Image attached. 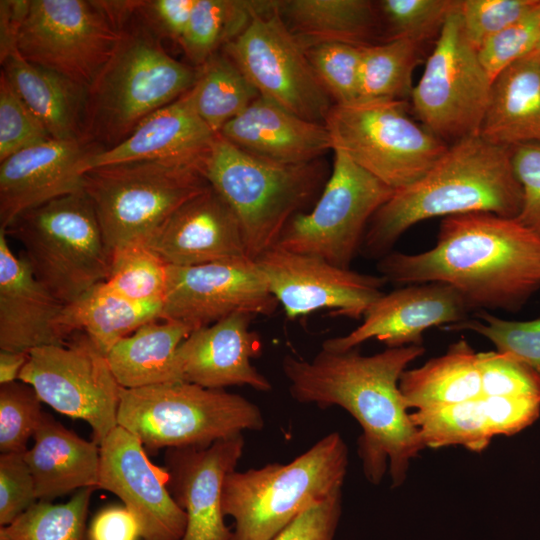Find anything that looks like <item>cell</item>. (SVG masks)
<instances>
[{
  "label": "cell",
  "instance_id": "obj_44",
  "mask_svg": "<svg viewBox=\"0 0 540 540\" xmlns=\"http://www.w3.org/2000/svg\"><path fill=\"white\" fill-rule=\"evenodd\" d=\"M483 396L540 400V375L509 353L478 352Z\"/></svg>",
  "mask_w": 540,
  "mask_h": 540
},
{
  "label": "cell",
  "instance_id": "obj_35",
  "mask_svg": "<svg viewBox=\"0 0 540 540\" xmlns=\"http://www.w3.org/2000/svg\"><path fill=\"white\" fill-rule=\"evenodd\" d=\"M198 68L190 90L197 114L216 134L260 97L235 62L224 52L213 54Z\"/></svg>",
  "mask_w": 540,
  "mask_h": 540
},
{
  "label": "cell",
  "instance_id": "obj_52",
  "mask_svg": "<svg viewBox=\"0 0 540 540\" xmlns=\"http://www.w3.org/2000/svg\"><path fill=\"white\" fill-rule=\"evenodd\" d=\"M89 540H139L141 530L135 516L124 506L101 509L88 528Z\"/></svg>",
  "mask_w": 540,
  "mask_h": 540
},
{
  "label": "cell",
  "instance_id": "obj_37",
  "mask_svg": "<svg viewBox=\"0 0 540 540\" xmlns=\"http://www.w3.org/2000/svg\"><path fill=\"white\" fill-rule=\"evenodd\" d=\"M420 43L407 38L361 46L359 100L411 97Z\"/></svg>",
  "mask_w": 540,
  "mask_h": 540
},
{
  "label": "cell",
  "instance_id": "obj_32",
  "mask_svg": "<svg viewBox=\"0 0 540 540\" xmlns=\"http://www.w3.org/2000/svg\"><path fill=\"white\" fill-rule=\"evenodd\" d=\"M158 320L143 324L106 355L121 387L131 389L179 381L176 352L192 330L176 321Z\"/></svg>",
  "mask_w": 540,
  "mask_h": 540
},
{
  "label": "cell",
  "instance_id": "obj_9",
  "mask_svg": "<svg viewBox=\"0 0 540 540\" xmlns=\"http://www.w3.org/2000/svg\"><path fill=\"white\" fill-rule=\"evenodd\" d=\"M209 187L199 171L161 161L96 167L82 179L110 252L144 243L176 209Z\"/></svg>",
  "mask_w": 540,
  "mask_h": 540
},
{
  "label": "cell",
  "instance_id": "obj_40",
  "mask_svg": "<svg viewBox=\"0 0 540 540\" xmlns=\"http://www.w3.org/2000/svg\"><path fill=\"white\" fill-rule=\"evenodd\" d=\"M308 60L334 104L359 100L361 46L324 42L305 48Z\"/></svg>",
  "mask_w": 540,
  "mask_h": 540
},
{
  "label": "cell",
  "instance_id": "obj_3",
  "mask_svg": "<svg viewBox=\"0 0 540 540\" xmlns=\"http://www.w3.org/2000/svg\"><path fill=\"white\" fill-rule=\"evenodd\" d=\"M512 155L513 148L479 135L453 143L423 177L395 191L374 214L361 251L380 259L413 225L434 217L488 212L516 218L523 195Z\"/></svg>",
  "mask_w": 540,
  "mask_h": 540
},
{
  "label": "cell",
  "instance_id": "obj_1",
  "mask_svg": "<svg viewBox=\"0 0 540 540\" xmlns=\"http://www.w3.org/2000/svg\"><path fill=\"white\" fill-rule=\"evenodd\" d=\"M424 353L423 345L387 348L374 355H363L359 347L321 348L311 360L285 355L282 370L297 402L339 406L356 419L362 429L358 454L366 479L377 485L388 473L397 488L425 448L399 389L402 373Z\"/></svg>",
  "mask_w": 540,
  "mask_h": 540
},
{
  "label": "cell",
  "instance_id": "obj_21",
  "mask_svg": "<svg viewBox=\"0 0 540 540\" xmlns=\"http://www.w3.org/2000/svg\"><path fill=\"white\" fill-rule=\"evenodd\" d=\"M101 150L81 140L51 139L0 162V228L28 210L81 192L86 163Z\"/></svg>",
  "mask_w": 540,
  "mask_h": 540
},
{
  "label": "cell",
  "instance_id": "obj_43",
  "mask_svg": "<svg viewBox=\"0 0 540 540\" xmlns=\"http://www.w3.org/2000/svg\"><path fill=\"white\" fill-rule=\"evenodd\" d=\"M457 5L458 1L454 0H382L376 3L378 14L389 29V39L407 38L418 43L439 35Z\"/></svg>",
  "mask_w": 540,
  "mask_h": 540
},
{
  "label": "cell",
  "instance_id": "obj_48",
  "mask_svg": "<svg viewBox=\"0 0 540 540\" xmlns=\"http://www.w3.org/2000/svg\"><path fill=\"white\" fill-rule=\"evenodd\" d=\"M37 501L34 479L24 453H1L0 525L11 524Z\"/></svg>",
  "mask_w": 540,
  "mask_h": 540
},
{
  "label": "cell",
  "instance_id": "obj_28",
  "mask_svg": "<svg viewBox=\"0 0 540 540\" xmlns=\"http://www.w3.org/2000/svg\"><path fill=\"white\" fill-rule=\"evenodd\" d=\"M24 453L32 473L38 501H49L75 490L98 489L100 446L67 429L48 413Z\"/></svg>",
  "mask_w": 540,
  "mask_h": 540
},
{
  "label": "cell",
  "instance_id": "obj_46",
  "mask_svg": "<svg viewBox=\"0 0 540 540\" xmlns=\"http://www.w3.org/2000/svg\"><path fill=\"white\" fill-rule=\"evenodd\" d=\"M540 2L522 19L486 40L477 50L478 59L493 81L508 66L539 48Z\"/></svg>",
  "mask_w": 540,
  "mask_h": 540
},
{
  "label": "cell",
  "instance_id": "obj_50",
  "mask_svg": "<svg viewBox=\"0 0 540 540\" xmlns=\"http://www.w3.org/2000/svg\"><path fill=\"white\" fill-rule=\"evenodd\" d=\"M512 162L523 195L516 219L540 236V145L513 147Z\"/></svg>",
  "mask_w": 540,
  "mask_h": 540
},
{
  "label": "cell",
  "instance_id": "obj_6",
  "mask_svg": "<svg viewBox=\"0 0 540 540\" xmlns=\"http://www.w3.org/2000/svg\"><path fill=\"white\" fill-rule=\"evenodd\" d=\"M203 175L235 213L247 256L255 261L277 245L289 221L316 195L325 169L319 160L266 161L217 134Z\"/></svg>",
  "mask_w": 540,
  "mask_h": 540
},
{
  "label": "cell",
  "instance_id": "obj_51",
  "mask_svg": "<svg viewBox=\"0 0 540 540\" xmlns=\"http://www.w3.org/2000/svg\"><path fill=\"white\" fill-rule=\"evenodd\" d=\"M196 0L138 1L135 15L159 38L180 43Z\"/></svg>",
  "mask_w": 540,
  "mask_h": 540
},
{
  "label": "cell",
  "instance_id": "obj_5",
  "mask_svg": "<svg viewBox=\"0 0 540 540\" xmlns=\"http://www.w3.org/2000/svg\"><path fill=\"white\" fill-rule=\"evenodd\" d=\"M348 464L344 439L331 432L287 464L235 469L222 489L231 540H273L305 509L342 490Z\"/></svg>",
  "mask_w": 540,
  "mask_h": 540
},
{
  "label": "cell",
  "instance_id": "obj_14",
  "mask_svg": "<svg viewBox=\"0 0 540 540\" xmlns=\"http://www.w3.org/2000/svg\"><path fill=\"white\" fill-rule=\"evenodd\" d=\"M260 97L305 120L322 123L333 101L317 78L305 47L284 23L273 1L224 46Z\"/></svg>",
  "mask_w": 540,
  "mask_h": 540
},
{
  "label": "cell",
  "instance_id": "obj_38",
  "mask_svg": "<svg viewBox=\"0 0 540 540\" xmlns=\"http://www.w3.org/2000/svg\"><path fill=\"white\" fill-rule=\"evenodd\" d=\"M95 488L78 490L69 501H37L9 525L1 526L0 540H89L86 526Z\"/></svg>",
  "mask_w": 540,
  "mask_h": 540
},
{
  "label": "cell",
  "instance_id": "obj_42",
  "mask_svg": "<svg viewBox=\"0 0 540 540\" xmlns=\"http://www.w3.org/2000/svg\"><path fill=\"white\" fill-rule=\"evenodd\" d=\"M43 402L29 384L16 380L0 385V451L25 453L43 417Z\"/></svg>",
  "mask_w": 540,
  "mask_h": 540
},
{
  "label": "cell",
  "instance_id": "obj_54",
  "mask_svg": "<svg viewBox=\"0 0 540 540\" xmlns=\"http://www.w3.org/2000/svg\"><path fill=\"white\" fill-rule=\"evenodd\" d=\"M29 352L0 350V385L18 380Z\"/></svg>",
  "mask_w": 540,
  "mask_h": 540
},
{
  "label": "cell",
  "instance_id": "obj_47",
  "mask_svg": "<svg viewBox=\"0 0 540 540\" xmlns=\"http://www.w3.org/2000/svg\"><path fill=\"white\" fill-rule=\"evenodd\" d=\"M540 0H463L459 13L464 33L478 50L491 36L532 12Z\"/></svg>",
  "mask_w": 540,
  "mask_h": 540
},
{
  "label": "cell",
  "instance_id": "obj_10",
  "mask_svg": "<svg viewBox=\"0 0 540 540\" xmlns=\"http://www.w3.org/2000/svg\"><path fill=\"white\" fill-rule=\"evenodd\" d=\"M405 100H358L333 104L324 125L333 150L394 191L423 177L449 146L413 121Z\"/></svg>",
  "mask_w": 540,
  "mask_h": 540
},
{
  "label": "cell",
  "instance_id": "obj_4",
  "mask_svg": "<svg viewBox=\"0 0 540 540\" xmlns=\"http://www.w3.org/2000/svg\"><path fill=\"white\" fill-rule=\"evenodd\" d=\"M129 21L86 91L82 141L102 150L123 142L145 118L191 90L198 77V68L171 57L146 24Z\"/></svg>",
  "mask_w": 540,
  "mask_h": 540
},
{
  "label": "cell",
  "instance_id": "obj_16",
  "mask_svg": "<svg viewBox=\"0 0 540 540\" xmlns=\"http://www.w3.org/2000/svg\"><path fill=\"white\" fill-rule=\"evenodd\" d=\"M278 305L251 259L167 265L161 319L182 323L192 331L239 312L270 316Z\"/></svg>",
  "mask_w": 540,
  "mask_h": 540
},
{
  "label": "cell",
  "instance_id": "obj_45",
  "mask_svg": "<svg viewBox=\"0 0 540 540\" xmlns=\"http://www.w3.org/2000/svg\"><path fill=\"white\" fill-rule=\"evenodd\" d=\"M53 139L21 99L5 75L0 74V162Z\"/></svg>",
  "mask_w": 540,
  "mask_h": 540
},
{
  "label": "cell",
  "instance_id": "obj_33",
  "mask_svg": "<svg viewBox=\"0 0 540 540\" xmlns=\"http://www.w3.org/2000/svg\"><path fill=\"white\" fill-rule=\"evenodd\" d=\"M161 310L162 302H134L102 282L64 306L59 329L65 340L77 332L85 333L107 355L143 324L161 319Z\"/></svg>",
  "mask_w": 540,
  "mask_h": 540
},
{
  "label": "cell",
  "instance_id": "obj_15",
  "mask_svg": "<svg viewBox=\"0 0 540 540\" xmlns=\"http://www.w3.org/2000/svg\"><path fill=\"white\" fill-rule=\"evenodd\" d=\"M18 380L57 412L88 423L99 446L118 426L122 387L106 354L83 332L67 343L31 350Z\"/></svg>",
  "mask_w": 540,
  "mask_h": 540
},
{
  "label": "cell",
  "instance_id": "obj_30",
  "mask_svg": "<svg viewBox=\"0 0 540 540\" xmlns=\"http://www.w3.org/2000/svg\"><path fill=\"white\" fill-rule=\"evenodd\" d=\"M1 65V72L53 139L82 141L87 89L26 61L18 52Z\"/></svg>",
  "mask_w": 540,
  "mask_h": 540
},
{
  "label": "cell",
  "instance_id": "obj_55",
  "mask_svg": "<svg viewBox=\"0 0 540 540\" xmlns=\"http://www.w3.org/2000/svg\"><path fill=\"white\" fill-rule=\"evenodd\" d=\"M539 48H540V44H539Z\"/></svg>",
  "mask_w": 540,
  "mask_h": 540
},
{
  "label": "cell",
  "instance_id": "obj_26",
  "mask_svg": "<svg viewBox=\"0 0 540 540\" xmlns=\"http://www.w3.org/2000/svg\"><path fill=\"white\" fill-rule=\"evenodd\" d=\"M540 415V400L479 396L445 407L415 411L411 419L429 448L485 450L495 436L514 435Z\"/></svg>",
  "mask_w": 540,
  "mask_h": 540
},
{
  "label": "cell",
  "instance_id": "obj_8",
  "mask_svg": "<svg viewBox=\"0 0 540 540\" xmlns=\"http://www.w3.org/2000/svg\"><path fill=\"white\" fill-rule=\"evenodd\" d=\"M5 231L21 243L35 277L65 305L109 276L111 252L83 190L20 214Z\"/></svg>",
  "mask_w": 540,
  "mask_h": 540
},
{
  "label": "cell",
  "instance_id": "obj_13",
  "mask_svg": "<svg viewBox=\"0 0 540 540\" xmlns=\"http://www.w3.org/2000/svg\"><path fill=\"white\" fill-rule=\"evenodd\" d=\"M122 38L98 4L84 0H30L17 38L26 61L88 89Z\"/></svg>",
  "mask_w": 540,
  "mask_h": 540
},
{
  "label": "cell",
  "instance_id": "obj_20",
  "mask_svg": "<svg viewBox=\"0 0 540 540\" xmlns=\"http://www.w3.org/2000/svg\"><path fill=\"white\" fill-rule=\"evenodd\" d=\"M244 437L237 434L207 448L166 449L164 463L168 489L187 516L181 540H231L222 510L226 476L236 469L243 454Z\"/></svg>",
  "mask_w": 540,
  "mask_h": 540
},
{
  "label": "cell",
  "instance_id": "obj_24",
  "mask_svg": "<svg viewBox=\"0 0 540 540\" xmlns=\"http://www.w3.org/2000/svg\"><path fill=\"white\" fill-rule=\"evenodd\" d=\"M216 135L197 114L189 90L145 118L120 144L92 154L85 172L112 164L161 161L203 174Z\"/></svg>",
  "mask_w": 540,
  "mask_h": 540
},
{
  "label": "cell",
  "instance_id": "obj_17",
  "mask_svg": "<svg viewBox=\"0 0 540 540\" xmlns=\"http://www.w3.org/2000/svg\"><path fill=\"white\" fill-rule=\"evenodd\" d=\"M255 262L291 320L321 309L332 310V315L360 319L383 295L381 288L387 283L381 275L340 268L320 257L278 246Z\"/></svg>",
  "mask_w": 540,
  "mask_h": 540
},
{
  "label": "cell",
  "instance_id": "obj_2",
  "mask_svg": "<svg viewBox=\"0 0 540 540\" xmlns=\"http://www.w3.org/2000/svg\"><path fill=\"white\" fill-rule=\"evenodd\" d=\"M377 269L398 285H450L476 312L515 313L540 290V236L516 218L488 212L449 216L431 249L389 252Z\"/></svg>",
  "mask_w": 540,
  "mask_h": 540
},
{
  "label": "cell",
  "instance_id": "obj_53",
  "mask_svg": "<svg viewBox=\"0 0 540 540\" xmlns=\"http://www.w3.org/2000/svg\"><path fill=\"white\" fill-rule=\"evenodd\" d=\"M30 0L0 1V60L17 51V38Z\"/></svg>",
  "mask_w": 540,
  "mask_h": 540
},
{
  "label": "cell",
  "instance_id": "obj_31",
  "mask_svg": "<svg viewBox=\"0 0 540 540\" xmlns=\"http://www.w3.org/2000/svg\"><path fill=\"white\" fill-rule=\"evenodd\" d=\"M478 352L461 337L447 351L422 366L406 369L399 389L408 408L429 410L482 395Z\"/></svg>",
  "mask_w": 540,
  "mask_h": 540
},
{
  "label": "cell",
  "instance_id": "obj_23",
  "mask_svg": "<svg viewBox=\"0 0 540 540\" xmlns=\"http://www.w3.org/2000/svg\"><path fill=\"white\" fill-rule=\"evenodd\" d=\"M253 317L234 313L193 330L176 352L178 380L209 389L246 385L271 391L270 381L251 363L262 352L259 334L250 329Z\"/></svg>",
  "mask_w": 540,
  "mask_h": 540
},
{
  "label": "cell",
  "instance_id": "obj_29",
  "mask_svg": "<svg viewBox=\"0 0 540 540\" xmlns=\"http://www.w3.org/2000/svg\"><path fill=\"white\" fill-rule=\"evenodd\" d=\"M479 136L496 145H540V48L502 71L491 86Z\"/></svg>",
  "mask_w": 540,
  "mask_h": 540
},
{
  "label": "cell",
  "instance_id": "obj_25",
  "mask_svg": "<svg viewBox=\"0 0 540 540\" xmlns=\"http://www.w3.org/2000/svg\"><path fill=\"white\" fill-rule=\"evenodd\" d=\"M64 306L35 277L25 258L12 252L0 228V350L30 352L64 344L59 329Z\"/></svg>",
  "mask_w": 540,
  "mask_h": 540
},
{
  "label": "cell",
  "instance_id": "obj_39",
  "mask_svg": "<svg viewBox=\"0 0 540 540\" xmlns=\"http://www.w3.org/2000/svg\"><path fill=\"white\" fill-rule=\"evenodd\" d=\"M167 264L144 243H132L111 252V267L104 282L134 302H162Z\"/></svg>",
  "mask_w": 540,
  "mask_h": 540
},
{
  "label": "cell",
  "instance_id": "obj_36",
  "mask_svg": "<svg viewBox=\"0 0 540 540\" xmlns=\"http://www.w3.org/2000/svg\"><path fill=\"white\" fill-rule=\"evenodd\" d=\"M273 1L196 0L179 43L194 67L202 66L236 38Z\"/></svg>",
  "mask_w": 540,
  "mask_h": 540
},
{
  "label": "cell",
  "instance_id": "obj_19",
  "mask_svg": "<svg viewBox=\"0 0 540 540\" xmlns=\"http://www.w3.org/2000/svg\"><path fill=\"white\" fill-rule=\"evenodd\" d=\"M471 311L464 297L450 285H406L383 293L367 309L361 325L346 335L324 340L321 348L345 351L372 338L387 348L423 345L427 329L465 321Z\"/></svg>",
  "mask_w": 540,
  "mask_h": 540
},
{
  "label": "cell",
  "instance_id": "obj_18",
  "mask_svg": "<svg viewBox=\"0 0 540 540\" xmlns=\"http://www.w3.org/2000/svg\"><path fill=\"white\" fill-rule=\"evenodd\" d=\"M167 470L154 465L140 440L117 426L100 445L98 489L115 494L136 518L142 540H181L187 516L168 489Z\"/></svg>",
  "mask_w": 540,
  "mask_h": 540
},
{
  "label": "cell",
  "instance_id": "obj_49",
  "mask_svg": "<svg viewBox=\"0 0 540 540\" xmlns=\"http://www.w3.org/2000/svg\"><path fill=\"white\" fill-rule=\"evenodd\" d=\"M342 514V490L298 515L273 540H335Z\"/></svg>",
  "mask_w": 540,
  "mask_h": 540
},
{
  "label": "cell",
  "instance_id": "obj_7",
  "mask_svg": "<svg viewBox=\"0 0 540 540\" xmlns=\"http://www.w3.org/2000/svg\"><path fill=\"white\" fill-rule=\"evenodd\" d=\"M117 420L147 452L207 448L218 440L264 427L261 410L247 398L183 381L122 387Z\"/></svg>",
  "mask_w": 540,
  "mask_h": 540
},
{
  "label": "cell",
  "instance_id": "obj_12",
  "mask_svg": "<svg viewBox=\"0 0 540 540\" xmlns=\"http://www.w3.org/2000/svg\"><path fill=\"white\" fill-rule=\"evenodd\" d=\"M459 2L411 94L413 110L423 126L454 143L479 135L492 86L464 33Z\"/></svg>",
  "mask_w": 540,
  "mask_h": 540
},
{
  "label": "cell",
  "instance_id": "obj_22",
  "mask_svg": "<svg viewBox=\"0 0 540 540\" xmlns=\"http://www.w3.org/2000/svg\"><path fill=\"white\" fill-rule=\"evenodd\" d=\"M144 244L172 266L248 258L235 213L211 186L176 209Z\"/></svg>",
  "mask_w": 540,
  "mask_h": 540
},
{
  "label": "cell",
  "instance_id": "obj_34",
  "mask_svg": "<svg viewBox=\"0 0 540 540\" xmlns=\"http://www.w3.org/2000/svg\"><path fill=\"white\" fill-rule=\"evenodd\" d=\"M277 9L305 48L324 42L368 45L379 18L376 3L368 0H278Z\"/></svg>",
  "mask_w": 540,
  "mask_h": 540
},
{
  "label": "cell",
  "instance_id": "obj_27",
  "mask_svg": "<svg viewBox=\"0 0 540 540\" xmlns=\"http://www.w3.org/2000/svg\"><path fill=\"white\" fill-rule=\"evenodd\" d=\"M219 134L248 154L285 165L312 162L333 149L324 124L305 120L262 97Z\"/></svg>",
  "mask_w": 540,
  "mask_h": 540
},
{
  "label": "cell",
  "instance_id": "obj_11",
  "mask_svg": "<svg viewBox=\"0 0 540 540\" xmlns=\"http://www.w3.org/2000/svg\"><path fill=\"white\" fill-rule=\"evenodd\" d=\"M395 191L334 150L333 170L313 209L298 213L276 246L350 269L374 214Z\"/></svg>",
  "mask_w": 540,
  "mask_h": 540
},
{
  "label": "cell",
  "instance_id": "obj_41",
  "mask_svg": "<svg viewBox=\"0 0 540 540\" xmlns=\"http://www.w3.org/2000/svg\"><path fill=\"white\" fill-rule=\"evenodd\" d=\"M475 317L446 325L444 329L473 331L491 341L496 351L515 356L540 375V318L505 320L485 310L477 311Z\"/></svg>",
  "mask_w": 540,
  "mask_h": 540
}]
</instances>
